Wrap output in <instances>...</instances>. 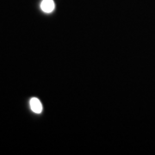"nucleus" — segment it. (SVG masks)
<instances>
[{
    "mask_svg": "<svg viewBox=\"0 0 155 155\" xmlns=\"http://www.w3.org/2000/svg\"><path fill=\"white\" fill-rule=\"evenodd\" d=\"M29 104H30V108H31L32 111L35 113L40 114L42 112V104L38 98L32 97L29 101Z\"/></svg>",
    "mask_w": 155,
    "mask_h": 155,
    "instance_id": "1",
    "label": "nucleus"
},
{
    "mask_svg": "<svg viewBox=\"0 0 155 155\" xmlns=\"http://www.w3.org/2000/svg\"><path fill=\"white\" fill-rule=\"evenodd\" d=\"M54 0H42L41 4V9L45 13H51L54 10Z\"/></svg>",
    "mask_w": 155,
    "mask_h": 155,
    "instance_id": "2",
    "label": "nucleus"
}]
</instances>
